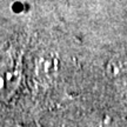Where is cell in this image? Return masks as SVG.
Segmentation results:
<instances>
[{
	"instance_id": "6da1fadb",
	"label": "cell",
	"mask_w": 127,
	"mask_h": 127,
	"mask_svg": "<svg viewBox=\"0 0 127 127\" xmlns=\"http://www.w3.org/2000/svg\"><path fill=\"white\" fill-rule=\"evenodd\" d=\"M19 78L18 64L11 57L0 66V96H5L13 91Z\"/></svg>"
},
{
	"instance_id": "7a4b0ae2",
	"label": "cell",
	"mask_w": 127,
	"mask_h": 127,
	"mask_svg": "<svg viewBox=\"0 0 127 127\" xmlns=\"http://www.w3.org/2000/svg\"><path fill=\"white\" fill-rule=\"evenodd\" d=\"M36 66H38L36 67V73H39V77L42 80H48L52 77L51 74L54 72V58L50 57L48 54L42 55Z\"/></svg>"
}]
</instances>
